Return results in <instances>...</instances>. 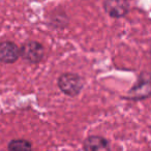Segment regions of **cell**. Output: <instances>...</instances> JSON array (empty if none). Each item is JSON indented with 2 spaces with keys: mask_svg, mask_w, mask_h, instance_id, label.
Returning <instances> with one entry per match:
<instances>
[{
  "mask_svg": "<svg viewBox=\"0 0 151 151\" xmlns=\"http://www.w3.org/2000/svg\"><path fill=\"white\" fill-rule=\"evenodd\" d=\"M151 96V73H142L137 83L132 87L125 99L129 101H142Z\"/></svg>",
  "mask_w": 151,
  "mask_h": 151,
  "instance_id": "cell-1",
  "label": "cell"
},
{
  "mask_svg": "<svg viewBox=\"0 0 151 151\" xmlns=\"http://www.w3.org/2000/svg\"><path fill=\"white\" fill-rule=\"evenodd\" d=\"M58 87L64 94L76 96L83 89V80L75 73H63L58 79Z\"/></svg>",
  "mask_w": 151,
  "mask_h": 151,
  "instance_id": "cell-2",
  "label": "cell"
},
{
  "mask_svg": "<svg viewBox=\"0 0 151 151\" xmlns=\"http://www.w3.org/2000/svg\"><path fill=\"white\" fill-rule=\"evenodd\" d=\"M84 151H111L107 139L101 136H90L84 141Z\"/></svg>",
  "mask_w": 151,
  "mask_h": 151,
  "instance_id": "cell-6",
  "label": "cell"
},
{
  "mask_svg": "<svg viewBox=\"0 0 151 151\" xmlns=\"http://www.w3.org/2000/svg\"><path fill=\"white\" fill-rule=\"evenodd\" d=\"M125 1H126V0H125Z\"/></svg>",
  "mask_w": 151,
  "mask_h": 151,
  "instance_id": "cell-8",
  "label": "cell"
},
{
  "mask_svg": "<svg viewBox=\"0 0 151 151\" xmlns=\"http://www.w3.org/2000/svg\"><path fill=\"white\" fill-rule=\"evenodd\" d=\"M104 7L112 18H122L129 12V6L125 0H105Z\"/></svg>",
  "mask_w": 151,
  "mask_h": 151,
  "instance_id": "cell-4",
  "label": "cell"
},
{
  "mask_svg": "<svg viewBox=\"0 0 151 151\" xmlns=\"http://www.w3.org/2000/svg\"><path fill=\"white\" fill-rule=\"evenodd\" d=\"M45 55L42 45L37 42H27L20 49V56L30 63H38Z\"/></svg>",
  "mask_w": 151,
  "mask_h": 151,
  "instance_id": "cell-3",
  "label": "cell"
},
{
  "mask_svg": "<svg viewBox=\"0 0 151 151\" xmlns=\"http://www.w3.org/2000/svg\"><path fill=\"white\" fill-rule=\"evenodd\" d=\"M20 56V49L13 42H0V62L14 63Z\"/></svg>",
  "mask_w": 151,
  "mask_h": 151,
  "instance_id": "cell-5",
  "label": "cell"
},
{
  "mask_svg": "<svg viewBox=\"0 0 151 151\" xmlns=\"http://www.w3.org/2000/svg\"><path fill=\"white\" fill-rule=\"evenodd\" d=\"M9 151H32V145L29 141L18 139V140H12L7 146Z\"/></svg>",
  "mask_w": 151,
  "mask_h": 151,
  "instance_id": "cell-7",
  "label": "cell"
}]
</instances>
